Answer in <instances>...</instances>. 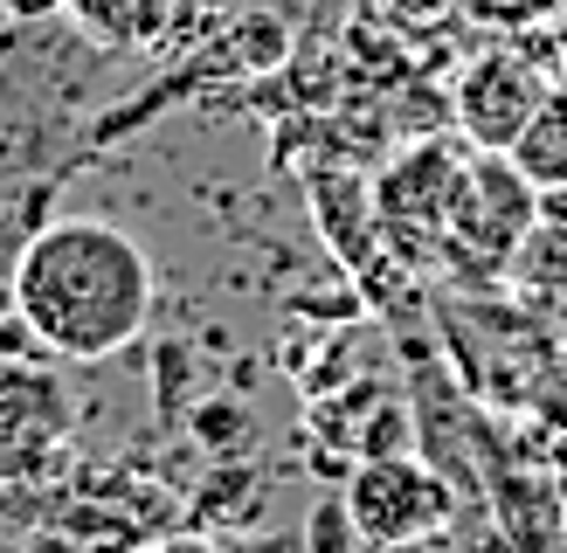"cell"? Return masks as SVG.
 <instances>
[{
    "mask_svg": "<svg viewBox=\"0 0 567 553\" xmlns=\"http://www.w3.org/2000/svg\"><path fill=\"white\" fill-rule=\"evenodd\" d=\"M0 14H8V8H0Z\"/></svg>",
    "mask_w": 567,
    "mask_h": 553,
    "instance_id": "obj_11",
    "label": "cell"
},
{
    "mask_svg": "<svg viewBox=\"0 0 567 553\" xmlns=\"http://www.w3.org/2000/svg\"><path fill=\"white\" fill-rule=\"evenodd\" d=\"M55 21H70L104 55H138L174 28V0H63Z\"/></svg>",
    "mask_w": 567,
    "mask_h": 553,
    "instance_id": "obj_7",
    "label": "cell"
},
{
    "mask_svg": "<svg viewBox=\"0 0 567 553\" xmlns=\"http://www.w3.org/2000/svg\"><path fill=\"white\" fill-rule=\"evenodd\" d=\"M533 229V180L513 166V153H477L464 159L457 194H450V229L443 249L471 270H498Z\"/></svg>",
    "mask_w": 567,
    "mask_h": 553,
    "instance_id": "obj_3",
    "label": "cell"
},
{
    "mask_svg": "<svg viewBox=\"0 0 567 553\" xmlns=\"http://www.w3.org/2000/svg\"><path fill=\"white\" fill-rule=\"evenodd\" d=\"M111 63L63 21H21L14 55H0V194L63 174L70 132L91 118V76Z\"/></svg>",
    "mask_w": 567,
    "mask_h": 553,
    "instance_id": "obj_2",
    "label": "cell"
},
{
    "mask_svg": "<svg viewBox=\"0 0 567 553\" xmlns=\"http://www.w3.org/2000/svg\"><path fill=\"white\" fill-rule=\"evenodd\" d=\"M443 512H450V498L415 463H374L353 478V525H367L374 540H415Z\"/></svg>",
    "mask_w": 567,
    "mask_h": 553,
    "instance_id": "obj_5",
    "label": "cell"
},
{
    "mask_svg": "<svg viewBox=\"0 0 567 553\" xmlns=\"http://www.w3.org/2000/svg\"><path fill=\"white\" fill-rule=\"evenodd\" d=\"M0 8H8V21L21 28V21H55V14H63V0H0Z\"/></svg>",
    "mask_w": 567,
    "mask_h": 553,
    "instance_id": "obj_10",
    "label": "cell"
},
{
    "mask_svg": "<svg viewBox=\"0 0 567 553\" xmlns=\"http://www.w3.org/2000/svg\"><path fill=\"white\" fill-rule=\"evenodd\" d=\"M547 70L519 49V35H505L498 49H477L457 76V125L471 138V153H513L519 132L540 118L547 104Z\"/></svg>",
    "mask_w": 567,
    "mask_h": 553,
    "instance_id": "obj_4",
    "label": "cell"
},
{
    "mask_svg": "<svg viewBox=\"0 0 567 553\" xmlns=\"http://www.w3.org/2000/svg\"><path fill=\"white\" fill-rule=\"evenodd\" d=\"M513 166H519V174H526L533 187H554V180H567V97H560V91H547L540 118H533V125L519 132Z\"/></svg>",
    "mask_w": 567,
    "mask_h": 553,
    "instance_id": "obj_8",
    "label": "cell"
},
{
    "mask_svg": "<svg viewBox=\"0 0 567 553\" xmlns=\"http://www.w3.org/2000/svg\"><path fill=\"white\" fill-rule=\"evenodd\" d=\"M457 174H464V159H450V153H415L394 166V180L381 187V221H388V236L415 257V229H450V194H457Z\"/></svg>",
    "mask_w": 567,
    "mask_h": 553,
    "instance_id": "obj_6",
    "label": "cell"
},
{
    "mask_svg": "<svg viewBox=\"0 0 567 553\" xmlns=\"http://www.w3.org/2000/svg\"><path fill=\"white\" fill-rule=\"evenodd\" d=\"M567 0H457V14L471 28H485V35H533V28H547Z\"/></svg>",
    "mask_w": 567,
    "mask_h": 553,
    "instance_id": "obj_9",
    "label": "cell"
},
{
    "mask_svg": "<svg viewBox=\"0 0 567 553\" xmlns=\"http://www.w3.org/2000/svg\"><path fill=\"white\" fill-rule=\"evenodd\" d=\"M14 319L55 359H111L153 319V263L111 215H49L8 270Z\"/></svg>",
    "mask_w": 567,
    "mask_h": 553,
    "instance_id": "obj_1",
    "label": "cell"
}]
</instances>
